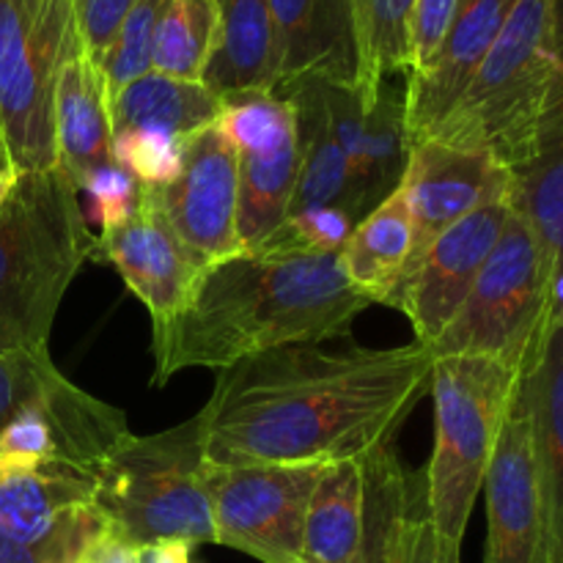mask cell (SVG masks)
Instances as JSON below:
<instances>
[{
    "label": "cell",
    "instance_id": "1f68e13d",
    "mask_svg": "<svg viewBox=\"0 0 563 563\" xmlns=\"http://www.w3.org/2000/svg\"><path fill=\"white\" fill-rule=\"evenodd\" d=\"M64 383V374L49 357L47 346L42 350H0V432L5 423L42 401Z\"/></svg>",
    "mask_w": 563,
    "mask_h": 563
},
{
    "label": "cell",
    "instance_id": "ab89813d",
    "mask_svg": "<svg viewBox=\"0 0 563 563\" xmlns=\"http://www.w3.org/2000/svg\"><path fill=\"white\" fill-rule=\"evenodd\" d=\"M16 176H20L16 170H3V174H0V207H3V201L9 198V192H11V187H14Z\"/></svg>",
    "mask_w": 563,
    "mask_h": 563
},
{
    "label": "cell",
    "instance_id": "d4e9b609",
    "mask_svg": "<svg viewBox=\"0 0 563 563\" xmlns=\"http://www.w3.org/2000/svg\"><path fill=\"white\" fill-rule=\"evenodd\" d=\"M220 108L223 97L207 82L179 80L152 69L110 97V124L113 137L137 130L187 137L214 124Z\"/></svg>",
    "mask_w": 563,
    "mask_h": 563
},
{
    "label": "cell",
    "instance_id": "9c48e42d",
    "mask_svg": "<svg viewBox=\"0 0 563 563\" xmlns=\"http://www.w3.org/2000/svg\"><path fill=\"white\" fill-rule=\"evenodd\" d=\"M214 124L240 165V240L258 251L291 212L300 174L297 110L275 91L225 93Z\"/></svg>",
    "mask_w": 563,
    "mask_h": 563
},
{
    "label": "cell",
    "instance_id": "d6a6232c",
    "mask_svg": "<svg viewBox=\"0 0 563 563\" xmlns=\"http://www.w3.org/2000/svg\"><path fill=\"white\" fill-rule=\"evenodd\" d=\"M113 163L124 168L137 185L165 187L179 176L185 163V137L154 130L115 135Z\"/></svg>",
    "mask_w": 563,
    "mask_h": 563
},
{
    "label": "cell",
    "instance_id": "5bb4252c",
    "mask_svg": "<svg viewBox=\"0 0 563 563\" xmlns=\"http://www.w3.org/2000/svg\"><path fill=\"white\" fill-rule=\"evenodd\" d=\"M509 214L511 196L476 209L440 234L432 247L412 264L390 308H399L410 319L418 344L432 346L449 328L471 295L495 242L500 240Z\"/></svg>",
    "mask_w": 563,
    "mask_h": 563
},
{
    "label": "cell",
    "instance_id": "4fadbf2b",
    "mask_svg": "<svg viewBox=\"0 0 563 563\" xmlns=\"http://www.w3.org/2000/svg\"><path fill=\"white\" fill-rule=\"evenodd\" d=\"M104 528L97 476L75 467L0 465V531L55 563H75Z\"/></svg>",
    "mask_w": 563,
    "mask_h": 563
},
{
    "label": "cell",
    "instance_id": "ac0fdd59",
    "mask_svg": "<svg viewBox=\"0 0 563 563\" xmlns=\"http://www.w3.org/2000/svg\"><path fill=\"white\" fill-rule=\"evenodd\" d=\"M517 0H460L427 66L407 75L405 121L410 143L427 135L451 108L504 31Z\"/></svg>",
    "mask_w": 563,
    "mask_h": 563
},
{
    "label": "cell",
    "instance_id": "8992f818",
    "mask_svg": "<svg viewBox=\"0 0 563 563\" xmlns=\"http://www.w3.org/2000/svg\"><path fill=\"white\" fill-rule=\"evenodd\" d=\"M559 275L537 234L511 209L471 295L432 346V357H493L526 377L559 317Z\"/></svg>",
    "mask_w": 563,
    "mask_h": 563
},
{
    "label": "cell",
    "instance_id": "30bf717a",
    "mask_svg": "<svg viewBox=\"0 0 563 563\" xmlns=\"http://www.w3.org/2000/svg\"><path fill=\"white\" fill-rule=\"evenodd\" d=\"M324 465H203L214 544L262 563H302L308 500Z\"/></svg>",
    "mask_w": 563,
    "mask_h": 563
},
{
    "label": "cell",
    "instance_id": "83f0119b",
    "mask_svg": "<svg viewBox=\"0 0 563 563\" xmlns=\"http://www.w3.org/2000/svg\"><path fill=\"white\" fill-rule=\"evenodd\" d=\"M410 159V135L405 121V99L383 86L366 99L361 157L355 165V196L361 220L401 185Z\"/></svg>",
    "mask_w": 563,
    "mask_h": 563
},
{
    "label": "cell",
    "instance_id": "52a82bcc",
    "mask_svg": "<svg viewBox=\"0 0 563 563\" xmlns=\"http://www.w3.org/2000/svg\"><path fill=\"white\" fill-rule=\"evenodd\" d=\"M198 418L165 432L132 434L97 471V509L130 544L185 539L214 544Z\"/></svg>",
    "mask_w": 563,
    "mask_h": 563
},
{
    "label": "cell",
    "instance_id": "484cf974",
    "mask_svg": "<svg viewBox=\"0 0 563 563\" xmlns=\"http://www.w3.org/2000/svg\"><path fill=\"white\" fill-rule=\"evenodd\" d=\"M511 209L526 218L563 278V97L544 115L537 143L511 170Z\"/></svg>",
    "mask_w": 563,
    "mask_h": 563
},
{
    "label": "cell",
    "instance_id": "ba28073f",
    "mask_svg": "<svg viewBox=\"0 0 563 563\" xmlns=\"http://www.w3.org/2000/svg\"><path fill=\"white\" fill-rule=\"evenodd\" d=\"M82 47L71 0H0V130L16 174L55 159V86Z\"/></svg>",
    "mask_w": 563,
    "mask_h": 563
},
{
    "label": "cell",
    "instance_id": "7c38bea8",
    "mask_svg": "<svg viewBox=\"0 0 563 563\" xmlns=\"http://www.w3.org/2000/svg\"><path fill=\"white\" fill-rule=\"evenodd\" d=\"M148 190L201 269L247 253L240 240V165L218 124L187 135L179 176Z\"/></svg>",
    "mask_w": 563,
    "mask_h": 563
},
{
    "label": "cell",
    "instance_id": "f546056e",
    "mask_svg": "<svg viewBox=\"0 0 563 563\" xmlns=\"http://www.w3.org/2000/svg\"><path fill=\"white\" fill-rule=\"evenodd\" d=\"M460 550V544L440 537L429 520L423 482L416 493L407 482L385 520L377 563H462Z\"/></svg>",
    "mask_w": 563,
    "mask_h": 563
},
{
    "label": "cell",
    "instance_id": "7a4b0ae2",
    "mask_svg": "<svg viewBox=\"0 0 563 563\" xmlns=\"http://www.w3.org/2000/svg\"><path fill=\"white\" fill-rule=\"evenodd\" d=\"M374 302L357 295L339 253L262 247L207 267L176 317L152 330L154 385L185 368H223L291 344L350 333Z\"/></svg>",
    "mask_w": 563,
    "mask_h": 563
},
{
    "label": "cell",
    "instance_id": "603a6c76",
    "mask_svg": "<svg viewBox=\"0 0 563 563\" xmlns=\"http://www.w3.org/2000/svg\"><path fill=\"white\" fill-rule=\"evenodd\" d=\"M220 11L214 53L203 82L214 93L275 91L278 49L269 0H214Z\"/></svg>",
    "mask_w": 563,
    "mask_h": 563
},
{
    "label": "cell",
    "instance_id": "60d3db41",
    "mask_svg": "<svg viewBox=\"0 0 563 563\" xmlns=\"http://www.w3.org/2000/svg\"><path fill=\"white\" fill-rule=\"evenodd\" d=\"M3 170H14V165H11V154H9V146H5V135L3 130H0V174Z\"/></svg>",
    "mask_w": 563,
    "mask_h": 563
},
{
    "label": "cell",
    "instance_id": "e0dca14e",
    "mask_svg": "<svg viewBox=\"0 0 563 563\" xmlns=\"http://www.w3.org/2000/svg\"><path fill=\"white\" fill-rule=\"evenodd\" d=\"M97 258L121 275L126 289L152 313V330L163 328L181 311L198 275L203 273L146 185H137V207L132 218L115 229L99 231Z\"/></svg>",
    "mask_w": 563,
    "mask_h": 563
},
{
    "label": "cell",
    "instance_id": "44dd1931",
    "mask_svg": "<svg viewBox=\"0 0 563 563\" xmlns=\"http://www.w3.org/2000/svg\"><path fill=\"white\" fill-rule=\"evenodd\" d=\"M533 429L548 563H563V317L559 313L537 366L522 377Z\"/></svg>",
    "mask_w": 563,
    "mask_h": 563
},
{
    "label": "cell",
    "instance_id": "cb8c5ba5",
    "mask_svg": "<svg viewBox=\"0 0 563 563\" xmlns=\"http://www.w3.org/2000/svg\"><path fill=\"white\" fill-rule=\"evenodd\" d=\"M280 97H289L297 110V137H300V174H297L291 212H306L317 207H339L361 220L355 181L346 154L330 130L328 113L322 104L319 80L297 82Z\"/></svg>",
    "mask_w": 563,
    "mask_h": 563
},
{
    "label": "cell",
    "instance_id": "74e56055",
    "mask_svg": "<svg viewBox=\"0 0 563 563\" xmlns=\"http://www.w3.org/2000/svg\"><path fill=\"white\" fill-rule=\"evenodd\" d=\"M196 544L185 539H159L135 548V563H190Z\"/></svg>",
    "mask_w": 563,
    "mask_h": 563
},
{
    "label": "cell",
    "instance_id": "3957f363",
    "mask_svg": "<svg viewBox=\"0 0 563 563\" xmlns=\"http://www.w3.org/2000/svg\"><path fill=\"white\" fill-rule=\"evenodd\" d=\"M97 258L80 190L55 165L16 176L0 207V350H42L60 300Z\"/></svg>",
    "mask_w": 563,
    "mask_h": 563
},
{
    "label": "cell",
    "instance_id": "2e32d148",
    "mask_svg": "<svg viewBox=\"0 0 563 563\" xmlns=\"http://www.w3.org/2000/svg\"><path fill=\"white\" fill-rule=\"evenodd\" d=\"M484 493H487L484 563H548L531 410L522 383L500 427L493 462L484 478Z\"/></svg>",
    "mask_w": 563,
    "mask_h": 563
},
{
    "label": "cell",
    "instance_id": "e575fe53",
    "mask_svg": "<svg viewBox=\"0 0 563 563\" xmlns=\"http://www.w3.org/2000/svg\"><path fill=\"white\" fill-rule=\"evenodd\" d=\"M137 0H71L82 47L93 60L108 49L115 31Z\"/></svg>",
    "mask_w": 563,
    "mask_h": 563
},
{
    "label": "cell",
    "instance_id": "8fae6325",
    "mask_svg": "<svg viewBox=\"0 0 563 563\" xmlns=\"http://www.w3.org/2000/svg\"><path fill=\"white\" fill-rule=\"evenodd\" d=\"M405 484L390 445L328 462L308 500L302 563H377L385 520Z\"/></svg>",
    "mask_w": 563,
    "mask_h": 563
},
{
    "label": "cell",
    "instance_id": "277c9868",
    "mask_svg": "<svg viewBox=\"0 0 563 563\" xmlns=\"http://www.w3.org/2000/svg\"><path fill=\"white\" fill-rule=\"evenodd\" d=\"M561 97L555 0H517L462 97L423 137L484 152L515 170L528 159L544 115Z\"/></svg>",
    "mask_w": 563,
    "mask_h": 563
},
{
    "label": "cell",
    "instance_id": "4dcf8cb0",
    "mask_svg": "<svg viewBox=\"0 0 563 563\" xmlns=\"http://www.w3.org/2000/svg\"><path fill=\"white\" fill-rule=\"evenodd\" d=\"M168 3L170 0H137L115 31L113 42L97 58L99 69L108 80L110 97L141 75L152 71L154 38H157L159 20H163Z\"/></svg>",
    "mask_w": 563,
    "mask_h": 563
},
{
    "label": "cell",
    "instance_id": "ffe728a7",
    "mask_svg": "<svg viewBox=\"0 0 563 563\" xmlns=\"http://www.w3.org/2000/svg\"><path fill=\"white\" fill-rule=\"evenodd\" d=\"M53 130L58 168L75 181V187H80L93 168L113 163L110 88L86 47L71 53L60 69L53 102Z\"/></svg>",
    "mask_w": 563,
    "mask_h": 563
},
{
    "label": "cell",
    "instance_id": "836d02e7",
    "mask_svg": "<svg viewBox=\"0 0 563 563\" xmlns=\"http://www.w3.org/2000/svg\"><path fill=\"white\" fill-rule=\"evenodd\" d=\"M77 190L88 196V203H91L88 214L91 220H97L102 231L124 223L137 207V181L115 163L93 168Z\"/></svg>",
    "mask_w": 563,
    "mask_h": 563
},
{
    "label": "cell",
    "instance_id": "6da1fadb",
    "mask_svg": "<svg viewBox=\"0 0 563 563\" xmlns=\"http://www.w3.org/2000/svg\"><path fill=\"white\" fill-rule=\"evenodd\" d=\"M432 352H324L291 344L218 372L198 410L203 456L220 465H328L390 445L421 401Z\"/></svg>",
    "mask_w": 563,
    "mask_h": 563
},
{
    "label": "cell",
    "instance_id": "8d00e7d4",
    "mask_svg": "<svg viewBox=\"0 0 563 563\" xmlns=\"http://www.w3.org/2000/svg\"><path fill=\"white\" fill-rule=\"evenodd\" d=\"M75 563H135V544H130L121 533L104 526Z\"/></svg>",
    "mask_w": 563,
    "mask_h": 563
},
{
    "label": "cell",
    "instance_id": "9a60e30c",
    "mask_svg": "<svg viewBox=\"0 0 563 563\" xmlns=\"http://www.w3.org/2000/svg\"><path fill=\"white\" fill-rule=\"evenodd\" d=\"M399 187L416 229L407 264L410 273L412 264L451 225L487 203L511 196V170L484 152L454 148L432 137H421L410 143V159Z\"/></svg>",
    "mask_w": 563,
    "mask_h": 563
},
{
    "label": "cell",
    "instance_id": "7402d4cb",
    "mask_svg": "<svg viewBox=\"0 0 563 563\" xmlns=\"http://www.w3.org/2000/svg\"><path fill=\"white\" fill-rule=\"evenodd\" d=\"M412 214L401 187L357 220L339 251V267L352 289L374 306H390L410 264Z\"/></svg>",
    "mask_w": 563,
    "mask_h": 563
},
{
    "label": "cell",
    "instance_id": "d590c367",
    "mask_svg": "<svg viewBox=\"0 0 563 563\" xmlns=\"http://www.w3.org/2000/svg\"><path fill=\"white\" fill-rule=\"evenodd\" d=\"M460 0H416L412 14V69L418 71L432 60L449 31Z\"/></svg>",
    "mask_w": 563,
    "mask_h": 563
},
{
    "label": "cell",
    "instance_id": "f35d334b",
    "mask_svg": "<svg viewBox=\"0 0 563 563\" xmlns=\"http://www.w3.org/2000/svg\"><path fill=\"white\" fill-rule=\"evenodd\" d=\"M0 563H55V561H49L47 555L36 553L33 548H27V544L16 542V539L5 537V533L0 531Z\"/></svg>",
    "mask_w": 563,
    "mask_h": 563
},
{
    "label": "cell",
    "instance_id": "4316f807",
    "mask_svg": "<svg viewBox=\"0 0 563 563\" xmlns=\"http://www.w3.org/2000/svg\"><path fill=\"white\" fill-rule=\"evenodd\" d=\"M355 44V88L377 97L385 77L412 69L416 0H346Z\"/></svg>",
    "mask_w": 563,
    "mask_h": 563
},
{
    "label": "cell",
    "instance_id": "f1b7e54d",
    "mask_svg": "<svg viewBox=\"0 0 563 563\" xmlns=\"http://www.w3.org/2000/svg\"><path fill=\"white\" fill-rule=\"evenodd\" d=\"M220 11L214 0H170L154 38L152 69L203 82L214 53Z\"/></svg>",
    "mask_w": 563,
    "mask_h": 563
},
{
    "label": "cell",
    "instance_id": "d6986e66",
    "mask_svg": "<svg viewBox=\"0 0 563 563\" xmlns=\"http://www.w3.org/2000/svg\"><path fill=\"white\" fill-rule=\"evenodd\" d=\"M278 49L275 93L319 80L355 86V44L346 0H269Z\"/></svg>",
    "mask_w": 563,
    "mask_h": 563
},
{
    "label": "cell",
    "instance_id": "5b68a950",
    "mask_svg": "<svg viewBox=\"0 0 563 563\" xmlns=\"http://www.w3.org/2000/svg\"><path fill=\"white\" fill-rule=\"evenodd\" d=\"M522 374L493 357H434L429 388L434 401V449L423 478L432 526L451 544L465 539L484 489L495 443Z\"/></svg>",
    "mask_w": 563,
    "mask_h": 563
}]
</instances>
